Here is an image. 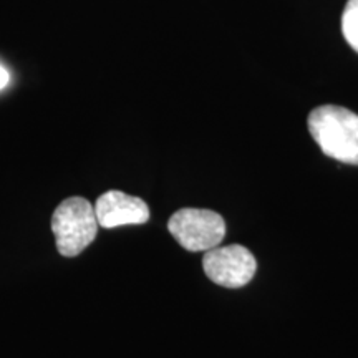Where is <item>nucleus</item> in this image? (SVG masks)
Returning a JSON list of instances; mask_svg holds the SVG:
<instances>
[{
    "label": "nucleus",
    "mask_w": 358,
    "mask_h": 358,
    "mask_svg": "<svg viewBox=\"0 0 358 358\" xmlns=\"http://www.w3.org/2000/svg\"><path fill=\"white\" fill-rule=\"evenodd\" d=\"M8 80H10V75H8V71L3 69L2 65H0V90L7 87Z\"/></svg>",
    "instance_id": "0eeeda50"
},
{
    "label": "nucleus",
    "mask_w": 358,
    "mask_h": 358,
    "mask_svg": "<svg viewBox=\"0 0 358 358\" xmlns=\"http://www.w3.org/2000/svg\"><path fill=\"white\" fill-rule=\"evenodd\" d=\"M308 131L322 153L340 163L358 166V115L337 105L312 110Z\"/></svg>",
    "instance_id": "f257e3e1"
},
{
    "label": "nucleus",
    "mask_w": 358,
    "mask_h": 358,
    "mask_svg": "<svg viewBox=\"0 0 358 358\" xmlns=\"http://www.w3.org/2000/svg\"><path fill=\"white\" fill-rule=\"evenodd\" d=\"M342 34L358 53V0H348L342 13Z\"/></svg>",
    "instance_id": "423d86ee"
},
{
    "label": "nucleus",
    "mask_w": 358,
    "mask_h": 358,
    "mask_svg": "<svg viewBox=\"0 0 358 358\" xmlns=\"http://www.w3.org/2000/svg\"><path fill=\"white\" fill-rule=\"evenodd\" d=\"M98 227L95 206L85 198H69L58 204L52 216V232L62 256H80L95 241Z\"/></svg>",
    "instance_id": "f03ea898"
},
{
    "label": "nucleus",
    "mask_w": 358,
    "mask_h": 358,
    "mask_svg": "<svg viewBox=\"0 0 358 358\" xmlns=\"http://www.w3.org/2000/svg\"><path fill=\"white\" fill-rule=\"evenodd\" d=\"M203 268L214 284L226 289H239L254 279L257 262L254 254L244 245H217L204 254Z\"/></svg>",
    "instance_id": "20e7f679"
},
{
    "label": "nucleus",
    "mask_w": 358,
    "mask_h": 358,
    "mask_svg": "<svg viewBox=\"0 0 358 358\" xmlns=\"http://www.w3.org/2000/svg\"><path fill=\"white\" fill-rule=\"evenodd\" d=\"M95 214L100 227L105 229L150 221V208L145 201L118 189L106 191L96 199Z\"/></svg>",
    "instance_id": "39448f33"
},
{
    "label": "nucleus",
    "mask_w": 358,
    "mask_h": 358,
    "mask_svg": "<svg viewBox=\"0 0 358 358\" xmlns=\"http://www.w3.org/2000/svg\"><path fill=\"white\" fill-rule=\"evenodd\" d=\"M168 229L181 248L189 252H208L226 236V221L209 209L185 208L169 217Z\"/></svg>",
    "instance_id": "7ed1b4c3"
}]
</instances>
